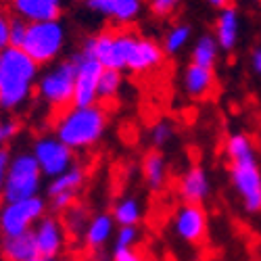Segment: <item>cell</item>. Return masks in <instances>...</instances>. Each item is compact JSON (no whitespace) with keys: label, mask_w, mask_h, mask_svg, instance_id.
I'll return each mask as SVG.
<instances>
[{"label":"cell","mask_w":261,"mask_h":261,"mask_svg":"<svg viewBox=\"0 0 261 261\" xmlns=\"http://www.w3.org/2000/svg\"><path fill=\"white\" fill-rule=\"evenodd\" d=\"M107 125V111L102 105L75 107L71 105L63 113L55 115V136L71 150L94 146Z\"/></svg>","instance_id":"1"},{"label":"cell","mask_w":261,"mask_h":261,"mask_svg":"<svg viewBox=\"0 0 261 261\" xmlns=\"http://www.w3.org/2000/svg\"><path fill=\"white\" fill-rule=\"evenodd\" d=\"M0 107L17 109L21 107L32 94L34 80L38 73V63L30 59L21 48L9 46L0 53Z\"/></svg>","instance_id":"2"},{"label":"cell","mask_w":261,"mask_h":261,"mask_svg":"<svg viewBox=\"0 0 261 261\" xmlns=\"http://www.w3.org/2000/svg\"><path fill=\"white\" fill-rule=\"evenodd\" d=\"M136 32L115 28V30H105L90 40H86L82 48L84 55L96 59L105 69H123L127 65V57L132 50V44L136 40Z\"/></svg>","instance_id":"3"},{"label":"cell","mask_w":261,"mask_h":261,"mask_svg":"<svg viewBox=\"0 0 261 261\" xmlns=\"http://www.w3.org/2000/svg\"><path fill=\"white\" fill-rule=\"evenodd\" d=\"M42 178H44V173H42L34 153L15 155L9 165L3 201H23L40 197Z\"/></svg>","instance_id":"4"},{"label":"cell","mask_w":261,"mask_h":261,"mask_svg":"<svg viewBox=\"0 0 261 261\" xmlns=\"http://www.w3.org/2000/svg\"><path fill=\"white\" fill-rule=\"evenodd\" d=\"M73 88H75V63L73 59H69L59 63L57 67L42 75L38 84V94L53 109V117H55L73 105Z\"/></svg>","instance_id":"5"},{"label":"cell","mask_w":261,"mask_h":261,"mask_svg":"<svg viewBox=\"0 0 261 261\" xmlns=\"http://www.w3.org/2000/svg\"><path fill=\"white\" fill-rule=\"evenodd\" d=\"M48 213V203L42 197L23 201H5L0 205V238L30 234Z\"/></svg>","instance_id":"6"},{"label":"cell","mask_w":261,"mask_h":261,"mask_svg":"<svg viewBox=\"0 0 261 261\" xmlns=\"http://www.w3.org/2000/svg\"><path fill=\"white\" fill-rule=\"evenodd\" d=\"M65 42V30L61 21H36V23H28V34L21 44L30 59H34L38 65L50 63L63 48Z\"/></svg>","instance_id":"7"},{"label":"cell","mask_w":261,"mask_h":261,"mask_svg":"<svg viewBox=\"0 0 261 261\" xmlns=\"http://www.w3.org/2000/svg\"><path fill=\"white\" fill-rule=\"evenodd\" d=\"M230 180L245 211H261V167L257 155L230 161Z\"/></svg>","instance_id":"8"},{"label":"cell","mask_w":261,"mask_h":261,"mask_svg":"<svg viewBox=\"0 0 261 261\" xmlns=\"http://www.w3.org/2000/svg\"><path fill=\"white\" fill-rule=\"evenodd\" d=\"M173 236L184 245H203L209 234V217L203 205L182 203L171 215Z\"/></svg>","instance_id":"9"},{"label":"cell","mask_w":261,"mask_h":261,"mask_svg":"<svg viewBox=\"0 0 261 261\" xmlns=\"http://www.w3.org/2000/svg\"><path fill=\"white\" fill-rule=\"evenodd\" d=\"M32 153H34L42 173L48 176L50 180L61 176V173H65L67 169H71L75 165L73 150L65 142H61L57 136H42V138H38Z\"/></svg>","instance_id":"10"},{"label":"cell","mask_w":261,"mask_h":261,"mask_svg":"<svg viewBox=\"0 0 261 261\" xmlns=\"http://www.w3.org/2000/svg\"><path fill=\"white\" fill-rule=\"evenodd\" d=\"M75 63V88H73V105L90 107L98 102V84L105 67L92 57L77 53L73 57Z\"/></svg>","instance_id":"11"},{"label":"cell","mask_w":261,"mask_h":261,"mask_svg":"<svg viewBox=\"0 0 261 261\" xmlns=\"http://www.w3.org/2000/svg\"><path fill=\"white\" fill-rule=\"evenodd\" d=\"M32 236H34L38 255L44 259H61L69 241V234L63 220L53 213H46L36 224V228L32 230Z\"/></svg>","instance_id":"12"},{"label":"cell","mask_w":261,"mask_h":261,"mask_svg":"<svg viewBox=\"0 0 261 261\" xmlns=\"http://www.w3.org/2000/svg\"><path fill=\"white\" fill-rule=\"evenodd\" d=\"M86 184V169L82 165H73L61 176L53 178L46 186V203L55 211H67L77 203V197Z\"/></svg>","instance_id":"13"},{"label":"cell","mask_w":261,"mask_h":261,"mask_svg":"<svg viewBox=\"0 0 261 261\" xmlns=\"http://www.w3.org/2000/svg\"><path fill=\"white\" fill-rule=\"evenodd\" d=\"M115 220L111 213L107 211H98V213H92L88 224H86L80 241H82V249L88 253V255H98L109 243L115 238Z\"/></svg>","instance_id":"14"},{"label":"cell","mask_w":261,"mask_h":261,"mask_svg":"<svg viewBox=\"0 0 261 261\" xmlns=\"http://www.w3.org/2000/svg\"><path fill=\"white\" fill-rule=\"evenodd\" d=\"M176 190L182 203L203 205V201H207L211 194V182H209L207 171L201 165H190L178 178Z\"/></svg>","instance_id":"15"},{"label":"cell","mask_w":261,"mask_h":261,"mask_svg":"<svg viewBox=\"0 0 261 261\" xmlns=\"http://www.w3.org/2000/svg\"><path fill=\"white\" fill-rule=\"evenodd\" d=\"M161 61H163V48L157 42L150 38H144V36H136L125 67L136 73H142V71H150V69L159 67Z\"/></svg>","instance_id":"16"},{"label":"cell","mask_w":261,"mask_h":261,"mask_svg":"<svg viewBox=\"0 0 261 261\" xmlns=\"http://www.w3.org/2000/svg\"><path fill=\"white\" fill-rule=\"evenodd\" d=\"M11 7L15 15L28 23L55 21L61 15V0H11Z\"/></svg>","instance_id":"17"},{"label":"cell","mask_w":261,"mask_h":261,"mask_svg":"<svg viewBox=\"0 0 261 261\" xmlns=\"http://www.w3.org/2000/svg\"><path fill=\"white\" fill-rule=\"evenodd\" d=\"M38 257L40 255L32 232L0 238V259L3 261H36Z\"/></svg>","instance_id":"18"},{"label":"cell","mask_w":261,"mask_h":261,"mask_svg":"<svg viewBox=\"0 0 261 261\" xmlns=\"http://www.w3.org/2000/svg\"><path fill=\"white\" fill-rule=\"evenodd\" d=\"M142 178L153 192H159L165 186V182H167V163H165V157L159 153V150H148V153L144 155V159H142Z\"/></svg>","instance_id":"19"},{"label":"cell","mask_w":261,"mask_h":261,"mask_svg":"<svg viewBox=\"0 0 261 261\" xmlns=\"http://www.w3.org/2000/svg\"><path fill=\"white\" fill-rule=\"evenodd\" d=\"M111 215H113L117 228H138V224L144 217V211L136 197H121L115 201Z\"/></svg>","instance_id":"20"},{"label":"cell","mask_w":261,"mask_h":261,"mask_svg":"<svg viewBox=\"0 0 261 261\" xmlns=\"http://www.w3.org/2000/svg\"><path fill=\"white\" fill-rule=\"evenodd\" d=\"M236 32H238L236 9L232 5H226V7H222L220 15H217V23H215L217 44L224 46L226 50L234 48V44H236Z\"/></svg>","instance_id":"21"},{"label":"cell","mask_w":261,"mask_h":261,"mask_svg":"<svg viewBox=\"0 0 261 261\" xmlns=\"http://www.w3.org/2000/svg\"><path fill=\"white\" fill-rule=\"evenodd\" d=\"M184 84H186V90L194 96H205L211 92L215 77H213V69L211 67H201V65H194L190 63L188 69L184 73Z\"/></svg>","instance_id":"22"},{"label":"cell","mask_w":261,"mask_h":261,"mask_svg":"<svg viewBox=\"0 0 261 261\" xmlns=\"http://www.w3.org/2000/svg\"><path fill=\"white\" fill-rule=\"evenodd\" d=\"M226 155L230 161H236V159H245V157H253L255 155V144H253V138L245 132H236V134H230L228 140H226Z\"/></svg>","instance_id":"23"},{"label":"cell","mask_w":261,"mask_h":261,"mask_svg":"<svg viewBox=\"0 0 261 261\" xmlns=\"http://www.w3.org/2000/svg\"><path fill=\"white\" fill-rule=\"evenodd\" d=\"M215 57H217V42H215V38H211V36L199 38V42L194 44V50H192V63L201 65V67H211L213 69Z\"/></svg>","instance_id":"24"},{"label":"cell","mask_w":261,"mask_h":261,"mask_svg":"<svg viewBox=\"0 0 261 261\" xmlns=\"http://www.w3.org/2000/svg\"><path fill=\"white\" fill-rule=\"evenodd\" d=\"M121 88V71L119 69H105L98 84V100H113Z\"/></svg>","instance_id":"25"},{"label":"cell","mask_w":261,"mask_h":261,"mask_svg":"<svg viewBox=\"0 0 261 261\" xmlns=\"http://www.w3.org/2000/svg\"><path fill=\"white\" fill-rule=\"evenodd\" d=\"M88 220H90V213L86 211L84 207L73 205V207H69L67 211H65L63 224H65V228H67V234H73V236L80 238L84 228H86V224H88Z\"/></svg>","instance_id":"26"},{"label":"cell","mask_w":261,"mask_h":261,"mask_svg":"<svg viewBox=\"0 0 261 261\" xmlns=\"http://www.w3.org/2000/svg\"><path fill=\"white\" fill-rule=\"evenodd\" d=\"M188 38H190V28L184 25V23H178L165 34V44L163 46H165L167 53H176L186 44Z\"/></svg>","instance_id":"27"},{"label":"cell","mask_w":261,"mask_h":261,"mask_svg":"<svg viewBox=\"0 0 261 261\" xmlns=\"http://www.w3.org/2000/svg\"><path fill=\"white\" fill-rule=\"evenodd\" d=\"M142 241V234L138 228H117L113 247H123V249H136Z\"/></svg>","instance_id":"28"},{"label":"cell","mask_w":261,"mask_h":261,"mask_svg":"<svg viewBox=\"0 0 261 261\" xmlns=\"http://www.w3.org/2000/svg\"><path fill=\"white\" fill-rule=\"evenodd\" d=\"M140 9V0H115V9H113V17L119 23H127L136 17Z\"/></svg>","instance_id":"29"},{"label":"cell","mask_w":261,"mask_h":261,"mask_svg":"<svg viewBox=\"0 0 261 261\" xmlns=\"http://www.w3.org/2000/svg\"><path fill=\"white\" fill-rule=\"evenodd\" d=\"M171 134H173L171 125L167 121H163V119H159L153 127H150V140H153L155 146H163L171 138Z\"/></svg>","instance_id":"30"},{"label":"cell","mask_w":261,"mask_h":261,"mask_svg":"<svg viewBox=\"0 0 261 261\" xmlns=\"http://www.w3.org/2000/svg\"><path fill=\"white\" fill-rule=\"evenodd\" d=\"M25 34H28V21L23 19H11V46L15 48H21V44H23L25 40Z\"/></svg>","instance_id":"31"},{"label":"cell","mask_w":261,"mask_h":261,"mask_svg":"<svg viewBox=\"0 0 261 261\" xmlns=\"http://www.w3.org/2000/svg\"><path fill=\"white\" fill-rule=\"evenodd\" d=\"M111 261H144L142 251L136 249H123V247H113L111 249Z\"/></svg>","instance_id":"32"},{"label":"cell","mask_w":261,"mask_h":261,"mask_svg":"<svg viewBox=\"0 0 261 261\" xmlns=\"http://www.w3.org/2000/svg\"><path fill=\"white\" fill-rule=\"evenodd\" d=\"M180 3L182 0H150V9H153V13L161 15V17H167L171 13H176Z\"/></svg>","instance_id":"33"},{"label":"cell","mask_w":261,"mask_h":261,"mask_svg":"<svg viewBox=\"0 0 261 261\" xmlns=\"http://www.w3.org/2000/svg\"><path fill=\"white\" fill-rule=\"evenodd\" d=\"M11 46V19L0 11V53Z\"/></svg>","instance_id":"34"},{"label":"cell","mask_w":261,"mask_h":261,"mask_svg":"<svg viewBox=\"0 0 261 261\" xmlns=\"http://www.w3.org/2000/svg\"><path fill=\"white\" fill-rule=\"evenodd\" d=\"M11 153L7 148H0V199H3L5 192V184H7V173H9V165H11Z\"/></svg>","instance_id":"35"},{"label":"cell","mask_w":261,"mask_h":261,"mask_svg":"<svg viewBox=\"0 0 261 261\" xmlns=\"http://www.w3.org/2000/svg\"><path fill=\"white\" fill-rule=\"evenodd\" d=\"M86 3H88L90 9L105 15H113V9H115V0H86Z\"/></svg>","instance_id":"36"},{"label":"cell","mask_w":261,"mask_h":261,"mask_svg":"<svg viewBox=\"0 0 261 261\" xmlns=\"http://www.w3.org/2000/svg\"><path fill=\"white\" fill-rule=\"evenodd\" d=\"M3 125H5V134H7V138L15 136V134H17V129H19V123H17L15 119H9V121H5Z\"/></svg>","instance_id":"37"},{"label":"cell","mask_w":261,"mask_h":261,"mask_svg":"<svg viewBox=\"0 0 261 261\" xmlns=\"http://www.w3.org/2000/svg\"><path fill=\"white\" fill-rule=\"evenodd\" d=\"M253 67L257 73H261V46H257L253 50Z\"/></svg>","instance_id":"38"},{"label":"cell","mask_w":261,"mask_h":261,"mask_svg":"<svg viewBox=\"0 0 261 261\" xmlns=\"http://www.w3.org/2000/svg\"><path fill=\"white\" fill-rule=\"evenodd\" d=\"M5 140H7V134H5V125H3V121H0V148H5L3 144H5Z\"/></svg>","instance_id":"39"},{"label":"cell","mask_w":261,"mask_h":261,"mask_svg":"<svg viewBox=\"0 0 261 261\" xmlns=\"http://www.w3.org/2000/svg\"><path fill=\"white\" fill-rule=\"evenodd\" d=\"M209 3H213V5H217V7H226L228 0H209Z\"/></svg>","instance_id":"40"},{"label":"cell","mask_w":261,"mask_h":261,"mask_svg":"<svg viewBox=\"0 0 261 261\" xmlns=\"http://www.w3.org/2000/svg\"><path fill=\"white\" fill-rule=\"evenodd\" d=\"M36 261H63V259H44V257H38Z\"/></svg>","instance_id":"41"},{"label":"cell","mask_w":261,"mask_h":261,"mask_svg":"<svg viewBox=\"0 0 261 261\" xmlns=\"http://www.w3.org/2000/svg\"><path fill=\"white\" fill-rule=\"evenodd\" d=\"M67 261H86V259H80V257H71V259H67Z\"/></svg>","instance_id":"42"},{"label":"cell","mask_w":261,"mask_h":261,"mask_svg":"<svg viewBox=\"0 0 261 261\" xmlns=\"http://www.w3.org/2000/svg\"><path fill=\"white\" fill-rule=\"evenodd\" d=\"M0 75H3V65H0Z\"/></svg>","instance_id":"43"}]
</instances>
